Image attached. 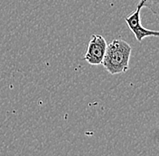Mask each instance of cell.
<instances>
[{"mask_svg": "<svg viewBox=\"0 0 159 156\" xmlns=\"http://www.w3.org/2000/svg\"><path fill=\"white\" fill-rule=\"evenodd\" d=\"M131 46L121 39L113 40L107 46L102 65L111 75L125 73L129 68Z\"/></svg>", "mask_w": 159, "mask_h": 156, "instance_id": "6da1fadb", "label": "cell"}, {"mask_svg": "<svg viewBox=\"0 0 159 156\" xmlns=\"http://www.w3.org/2000/svg\"><path fill=\"white\" fill-rule=\"evenodd\" d=\"M148 1V0H140V2L139 3L136 10L131 15H129V16L125 17V21H126L129 28L132 31V33H134L137 41L139 42H141L142 40L146 38V37H148V36L157 37L159 35L158 31L147 29L141 24L140 11L146 6Z\"/></svg>", "mask_w": 159, "mask_h": 156, "instance_id": "7a4b0ae2", "label": "cell"}, {"mask_svg": "<svg viewBox=\"0 0 159 156\" xmlns=\"http://www.w3.org/2000/svg\"><path fill=\"white\" fill-rule=\"evenodd\" d=\"M108 43L100 34H92L85 52L84 59L90 65H100L107 51Z\"/></svg>", "mask_w": 159, "mask_h": 156, "instance_id": "3957f363", "label": "cell"}]
</instances>
